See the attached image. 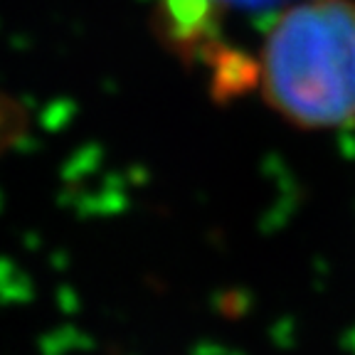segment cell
Listing matches in <instances>:
<instances>
[{
    "instance_id": "7a4b0ae2",
    "label": "cell",
    "mask_w": 355,
    "mask_h": 355,
    "mask_svg": "<svg viewBox=\"0 0 355 355\" xmlns=\"http://www.w3.org/2000/svg\"><path fill=\"white\" fill-rule=\"evenodd\" d=\"M3 116H6V114H3V106H0V141H3V128L15 123V119H3Z\"/></svg>"
},
{
    "instance_id": "6da1fadb",
    "label": "cell",
    "mask_w": 355,
    "mask_h": 355,
    "mask_svg": "<svg viewBox=\"0 0 355 355\" xmlns=\"http://www.w3.org/2000/svg\"><path fill=\"white\" fill-rule=\"evenodd\" d=\"M261 96L306 131L355 123V0H301L279 12L259 50Z\"/></svg>"
}]
</instances>
